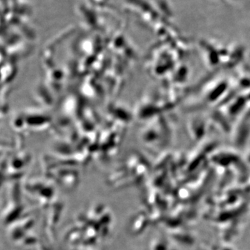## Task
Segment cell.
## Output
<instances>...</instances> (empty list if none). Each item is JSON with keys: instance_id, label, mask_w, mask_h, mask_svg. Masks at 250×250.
Returning a JSON list of instances; mask_svg holds the SVG:
<instances>
[{"instance_id": "cell-1", "label": "cell", "mask_w": 250, "mask_h": 250, "mask_svg": "<svg viewBox=\"0 0 250 250\" xmlns=\"http://www.w3.org/2000/svg\"><path fill=\"white\" fill-rule=\"evenodd\" d=\"M90 4L94 7L103 8L107 5L108 0H89Z\"/></svg>"}]
</instances>
